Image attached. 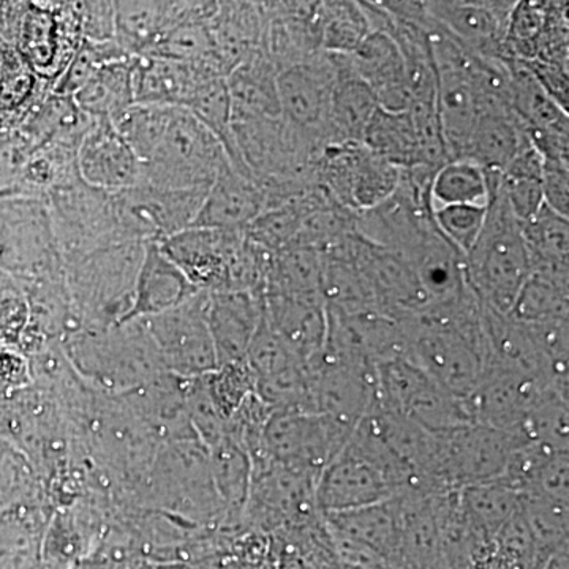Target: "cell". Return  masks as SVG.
Here are the masks:
<instances>
[{
  "instance_id": "cell-1",
  "label": "cell",
  "mask_w": 569,
  "mask_h": 569,
  "mask_svg": "<svg viewBox=\"0 0 569 569\" xmlns=\"http://www.w3.org/2000/svg\"><path fill=\"white\" fill-rule=\"evenodd\" d=\"M112 123L140 160L141 183L208 190L231 163L222 142L183 108L134 103Z\"/></svg>"
},
{
  "instance_id": "cell-2",
  "label": "cell",
  "mask_w": 569,
  "mask_h": 569,
  "mask_svg": "<svg viewBox=\"0 0 569 569\" xmlns=\"http://www.w3.org/2000/svg\"><path fill=\"white\" fill-rule=\"evenodd\" d=\"M407 358L449 395L466 400L485 372V309L473 291L447 302L429 305L399 320Z\"/></svg>"
},
{
  "instance_id": "cell-3",
  "label": "cell",
  "mask_w": 569,
  "mask_h": 569,
  "mask_svg": "<svg viewBox=\"0 0 569 569\" xmlns=\"http://www.w3.org/2000/svg\"><path fill=\"white\" fill-rule=\"evenodd\" d=\"M488 212L477 242L466 254L467 280L482 306L509 316L531 269L522 224L500 190V176L485 173Z\"/></svg>"
},
{
  "instance_id": "cell-4",
  "label": "cell",
  "mask_w": 569,
  "mask_h": 569,
  "mask_svg": "<svg viewBox=\"0 0 569 569\" xmlns=\"http://www.w3.org/2000/svg\"><path fill=\"white\" fill-rule=\"evenodd\" d=\"M160 246L198 291L264 295L271 253L253 244L244 230L187 228Z\"/></svg>"
},
{
  "instance_id": "cell-5",
  "label": "cell",
  "mask_w": 569,
  "mask_h": 569,
  "mask_svg": "<svg viewBox=\"0 0 569 569\" xmlns=\"http://www.w3.org/2000/svg\"><path fill=\"white\" fill-rule=\"evenodd\" d=\"M142 252L144 242L127 241L63 263L71 305L70 332L127 320Z\"/></svg>"
},
{
  "instance_id": "cell-6",
  "label": "cell",
  "mask_w": 569,
  "mask_h": 569,
  "mask_svg": "<svg viewBox=\"0 0 569 569\" xmlns=\"http://www.w3.org/2000/svg\"><path fill=\"white\" fill-rule=\"evenodd\" d=\"M9 43L29 69L54 86L84 43L80 2H24Z\"/></svg>"
},
{
  "instance_id": "cell-7",
  "label": "cell",
  "mask_w": 569,
  "mask_h": 569,
  "mask_svg": "<svg viewBox=\"0 0 569 569\" xmlns=\"http://www.w3.org/2000/svg\"><path fill=\"white\" fill-rule=\"evenodd\" d=\"M377 407L432 433L451 432L471 422L463 400L438 387L407 356L377 367Z\"/></svg>"
},
{
  "instance_id": "cell-8",
  "label": "cell",
  "mask_w": 569,
  "mask_h": 569,
  "mask_svg": "<svg viewBox=\"0 0 569 569\" xmlns=\"http://www.w3.org/2000/svg\"><path fill=\"white\" fill-rule=\"evenodd\" d=\"M47 200L63 263L132 241L119 223L112 194L93 189L81 179L52 190Z\"/></svg>"
},
{
  "instance_id": "cell-9",
  "label": "cell",
  "mask_w": 569,
  "mask_h": 569,
  "mask_svg": "<svg viewBox=\"0 0 569 569\" xmlns=\"http://www.w3.org/2000/svg\"><path fill=\"white\" fill-rule=\"evenodd\" d=\"M316 178L337 204L361 213L396 192L400 170L362 142L346 141L326 146L317 162Z\"/></svg>"
},
{
  "instance_id": "cell-10",
  "label": "cell",
  "mask_w": 569,
  "mask_h": 569,
  "mask_svg": "<svg viewBox=\"0 0 569 569\" xmlns=\"http://www.w3.org/2000/svg\"><path fill=\"white\" fill-rule=\"evenodd\" d=\"M356 425L310 411H279L264 427L266 455L276 463L320 477L342 451Z\"/></svg>"
},
{
  "instance_id": "cell-11",
  "label": "cell",
  "mask_w": 569,
  "mask_h": 569,
  "mask_svg": "<svg viewBox=\"0 0 569 569\" xmlns=\"http://www.w3.org/2000/svg\"><path fill=\"white\" fill-rule=\"evenodd\" d=\"M438 436V481L447 490L497 481L507 471L512 451L523 441L519 433L477 422Z\"/></svg>"
},
{
  "instance_id": "cell-12",
  "label": "cell",
  "mask_w": 569,
  "mask_h": 569,
  "mask_svg": "<svg viewBox=\"0 0 569 569\" xmlns=\"http://www.w3.org/2000/svg\"><path fill=\"white\" fill-rule=\"evenodd\" d=\"M397 496L399 488L387 468L353 437L316 482V508L321 516L373 507Z\"/></svg>"
},
{
  "instance_id": "cell-13",
  "label": "cell",
  "mask_w": 569,
  "mask_h": 569,
  "mask_svg": "<svg viewBox=\"0 0 569 569\" xmlns=\"http://www.w3.org/2000/svg\"><path fill=\"white\" fill-rule=\"evenodd\" d=\"M0 261L26 280L63 268L47 198H20L0 206Z\"/></svg>"
},
{
  "instance_id": "cell-14",
  "label": "cell",
  "mask_w": 569,
  "mask_h": 569,
  "mask_svg": "<svg viewBox=\"0 0 569 569\" xmlns=\"http://www.w3.org/2000/svg\"><path fill=\"white\" fill-rule=\"evenodd\" d=\"M208 190L163 189L140 182L111 194L123 233L132 241L160 242L192 227Z\"/></svg>"
},
{
  "instance_id": "cell-15",
  "label": "cell",
  "mask_w": 569,
  "mask_h": 569,
  "mask_svg": "<svg viewBox=\"0 0 569 569\" xmlns=\"http://www.w3.org/2000/svg\"><path fill=\"white\" fill-rule=\"evenodd\" d=\"M208 299L209 293L198 291L174 309L141 318L168 369L212 373L219 367L209 331Z\"/></svg>"
},
{
  "instance_id": "cell-16",
  "label": "cell",
  "mask_w": 569,
  "mask_h": 569,
  "mask_svg": "<svg viewBox=\"0 0 569 569\" xmlns=\"http://www.w3.org/2000/svg\"><path fill=\"white\" fill-rule=\"evenodd\" d=\"M332 86L335 66L331 54L323 51L277 74L280 116L323 146L332 144Z\"/></svg>"
},
{
  "instance_id": "cell-17",
  "label": "cell",
  "mask_w": 569,
  "mask_h": 569,
  "mask_svg": "<svg viewBox=\"0 0 569 569\" xmlns=\"http://www.w3.org/2000/svg\"><path fill=\"white\" fill-rule=\"evenodd\" d=\"M427 11L475 54L505 62L509 18L516 2L492 0H437Z\"/></svg>"
},
{
  "instance_id": "cell-18",
  "label": "cell",
  "mask_w": 569,
  "mask_h": 569,
  "mask_svg": "<svg viewBox=\"0 0 569 569\" xmlns=\"http://www.w3.org/2000/svg\"><path fill=\"white\" fill-rule=\"evenodd\" d=\"M219 2H116V41L130 56L149 54L186 21H211Z\"/></svg>"
},
{
  "instance_id": "cell-19",
  "label": "cell",
  "mask_w": 569,
  "mask_h": 569,
  "mask_svg": "<svg viewBox=\"0 0 569 569\" xmlns=\"http://www.w3.org/2000/svg\"><path fill=\"white\" fill-rule=\"evenodd\" d=\"M82 182L114 193L137 186L141 164L111 121H92L78 148Z\"/></svg>"
},
{
  "instance_id": "cell-20",
  "label": "cell",
  "mask_w": 569,
  "mask_h": 569,
  "mask_svg": "<svg viewBox=\"0 0 569 569\" xmlns=\"http://www.w3.org/2000/svg\"><path fill=\"white\" fill-rule=\"evenodd\" d=\"M266 33L263 50L277 71L316 58L320 48L318 2H263Z\"/></svg>"
},
{
  "instance_id": "cell-21",
  "label": "cell",
  "mask_w": 569,
  "mask_h": 569,
  "mask_svg": "<svg viewBox=\"0 0 569 569\" xmlns=\"http://www.w3.org/2000/svg\"><path fill=\"white\" fill-rule=\"evenodd\" d=\"M217 77L222 74L211 67L153 56H137L133 67L134 103L187 110L204 82Z\"/></svg>"
},
{
  "instance_id": "cell-22",
  "label": "cell",
  "mask_w": 569,
  "mask_h": 569,
  "mask_svg": "<svg viewBox=\"0 0 569 569\" xmlns=\"http://www.w3.org/2000/svg\"><path fill=\"white\" fill-rule=\"evenodd\" d=\"M264 312V295L252 291L209 293L208 323L217 365L244 362Z\"/></svg>"
},
{
  "instance_id": "cell-23",
  "label": "cell",
  "mask_w": 569,
  "mask_h": 569,
  "mask_svg": "<svg viewBox=\"0 0 569 569\" xmlns=\"http://www.w3.org/2000/svg\"><path fill=\"white\" fill-rule=\"evenodd\" d=\"M264 317L284 346L307 366L323 353L328 313L321 296L264 295Z\"/></svg>"
},
{
  "instance_id": "cell-24",
  "label": "cell",
  "mask_w": 569,
  "mask_h": 569,
  "mask_svg": "<svg viewBox=\"0 0 569 569\" xmlns=\"http://www.w3.org/2000/svg\"><path fill=\"white\" fill-rule=\"evenodd\" d=\"M263 211L261 187L252 176L241 173L228 163L213 179L190 228L242 231Z\"/></svg>"
},
{
  "instance_id": "cell-25",
  "label": "cell",
  "mask_w": 569,
  "mask_h": 569,
  "mask_svg": "<svg viewBox=\"0 0 569 569\" xmlns=\"http://www.w3.org/2000/svg\"><path fill=\"white\" fill-rule=\"evenodd\" d=\"M350 59L356 73L372 89L378 108L387 111L410 110L411 93L406 63L396 41L388 33H370L350 54Z\"/></svg>"
},
{
  "instance_id": "cell-26",
  "label": "cell",
  "mask_w": 569,
  "mask_h": 569,
  "mask_svg": "<svg viewBox=\"0 0 569 569\" xmlns=\"http://www.w3.org/2000/svg\"><path fill=\"white\" fill-rule=\"evenodd\" d=\"M197 293V288L168 257L160 242H144L133 306L127 320L159 316Z\"/></svg>"
},
{
  "instance_id": "cell-27",
  "label": "cell",
  "mask_w": 569,
  "mask_h": 569,
  "mask_svg": "<svg viewBox=\"0 0 569 569\" xmlns=\"http://www.w3.org/2000/svg\"><path fill=\"white\" fill-rule=\"evenodd\" d=\"M530 144L529 134L515 111L498 108L478 116L460 160L477 164L485 173L501 174Z\"/></svg>"
},
{
  "instance_id": "cell-28",
  "label": "cell",
  "mask_w": 569,
  "mask_h": 569,
  "mask_svg": "<svg viewBox=\"0 0 569 569\" xmlns=\"http://www.w3.org/2000/svg\"><path fill=\"white\" fill-rule=\"evenodd\" d=\"M217 56L227 77L239 63L263 50L266 11L263 2H219L211 22ZM264 51V50H263Z\"/></svg>"
},
{
  "instance_id": "cell-29",
  "label": "cell",
  "mask_w": 569,
  "mask_h": 569,
  "mask_svg": "<svg viewBox=\"0 0 569 569\" xmlns=\"http://www.w3.org/2000/svg\"><path fill=\"white\" fill-rule=\"evenodd\" d=\"M459 507L471 539V560L492 545L498 531L520 509V493L507 482H485L459 490Z\"/></svg>"
},
{
  "instance_id": "cell-30",
  "label": "cell",
  "mask_w": 569,
  "mask_h": 569,
  "mask_svg": "<svg viewBox=\"0 0 569 569\" xmlns=\"http://www.w3.org/2000/svg\"><path fill=\"white\" fill-rule=\"evenodd\" d=\"M329 54V52H328ZM335 86L331 96V134L335 142H362L378 103L372 89L356 73L350 54H331Z\"/></svg>"
},
{
  "instance_id": "cell-31",
  "label": "cell",
  "mask_w": 569,
  "mask_h": 569,
  "mask_svg": "<svg viewBox=\"0 0 569 569\" xmlns=\"http://www.w3.org/2000/svg\"><path fill=\"white\" fill-rule=\"evenodd\" d=\"M277 74L279 71L263 50L254 52L230 71L227 88L230 93L231 122L279 118Z\"/></svg>"
},
{
  "instance_id": "cell-32",
  "label": "cell",
  "mask_w": 569,
  "mask_h": 569,
  "mask_svg": "<svg viewBox=\"0 0 569 569\" xmlns=\"http://www.w3.org/2000/svg\"><path fill=\"white\" fill-rule=\"evenodd\" d=\"M52 92L9 41L0 40V137L17 132Z\"/></svg>"
},
{
  "instance_id": "cell-33",
  "label": "cell",
  "mask_w": 569,
  "mask_h": 569,
  "mask_svg": "<svg viewBox=\"0 0 569 569\" xmlns=\"http://www.w3.org/2000/svg\"><path fill=\"white\" fill-rule=\"evenodd\" d=\"M137 56L103 63L71 99L92 121L114 122L134 104L133 67Z\"/></svg>"
},
{
  "instance_id": "cell-34",
  "label": "cell",
  "mask_w": 569,
  "mask_h": 569,
  "mask_svg": "<svg viewBox=\"0 0 569 569\" xmlns=\"http://www.w3.org/2000/svg\"><path fill=\"white\" fill-rule=\"evenodd\" d=\"M522 224L523 241L529 253L531 272L568 280L569 222L542 204L537 216Z\"/></svg>"
},
{
  "instance_id": "cell-35",
  "label": "cell",
  "mask_w": 569,
  "mask_h": 569,
  "mask_svg": "<svg viewBox=\"0 0 569 569\" xmlns=\"http://www.w3.org/2000/svg\"><path fill=\"white\" fill-rule=\"evenodd\" d=\"M362 144L399 170L421 164L417 130L408 111L377 108L362 137Z\"/></svg>"
},
{
  "instance_id": "cell-36",
  "label": "cell",
  "mask_w": 569,
  "mask_h": 569,
  "mask_svg": "<svg viewBox=\"0 0 569 569\" xmlns=\"http://www.w3.org/2000/svg\"><path fill=\"white\" fill-rule=\"evenodd\" d=\"M323 254L307 247L291 246L271 254L264 295L321 296Z\"/></svg>"
},
{
  "instance_id": "cell-37",
  "label": "cell",
  "mask_w": 569,
  "mask_h": 569,
  "mask_svg": "<svg viewBox=\"0 0 569 569\" xmlns=\"http://www.w3.org/2000/svg\"><path fill=\"white\" fill-rule=\"evenodd\" d=\"M542 167V157L530 144L515 157L500 176L501 193L520 223L533 219L546 203Z\"/></svg>"
},
{
  "instance_id": "cell-38",
  "label": "cell",
  "mask_w": 569,
  "mask_h": 569,
  "mask_svg": "<svg viewBox=\"0 0 569 569\" xmlns=\"http://www.w3.org/2000/svg\"><path fill=\"white\" fill-rule=\"evenodd\" d=\"M320 48L329 54H353L372 33L370 22L359 2H318Z\"/></svg>"
},
{
  "instance_id": "cell-39",
  "label": "cell",
  "mask_w": 569,
  "mask_h": 569,
  "mask_svg": "<svg viewBox=\"0 0 569 569\" xmlns=\"http://www.w3.org/2000/svg\"><path fill=\"white\" fill-rule=\"evenodd\" d=\"M508 317L520 325L568 318V280L530 272Z\"/></svg>"
},
{
  "instance_id": "cell-40",
  "label": "cell",
  "mask_w": 569,
  "mask_h": 569,
  "mask_svg": "<svg viewBox=\"0 0 569 569\" xmlns=\"http://www.w3.org/2000/svg\"><path fill=\"white\" fill-rule=\"evenodd\" d=\"M520 436L549 451H568V392L549 389L523 419Z\"/></svg>"
},
{
  "instance_id": "cell-41",
  "label": "cell",
  "mask_w": 569,
  "mask_h": 569,
  "mask_svg": "<svg viewBox=\"0 0 569 569\" xmlns=\"http://www.w3.org/2000/svg\"><path fill=\"white\" fill-rule=\"evenodd\" d=\"M488 194L485 171L466 160H452L445 164L433 179V201L445 206L486 204Z\"/></svg>"
},
{
  "instance_id": "cell-42",
  "label": "cell",
  "mask_w": 569,
  "mask_h": 569,
  "mask_svg": "<svg viewBox=\"0 0 569 569\" xmlns=\"http://www.w3.org/2000/svg\"><path fill=\"white\" fill-rule=\"evenodd\" d=\"M305 216L293 206L266 209L252 223L247 224L244 234L268 253L282 252L293 244Z\"/></svg>"
},
{
  "instance_id": "cell-43",
  "label": "cell",
  "mask_w": 569,
  "mask_h": 569,
  "mask_svg": "<svg viewBox=\"0 0 569 569\" xmlns=\"http://www.w3.org/2000/svg\"><path fill=\"white\" fill-rule=\"evenodd\" d=\"M486 204H449L436 209V222L452 246L467 254L485 227Z\"/></svg>"
},
{
  "instance_id": "cell-44",
  "label": "cell",
  "mask_w": 569,
  "mask_h": 569,
  "mask_svg": "<svg viewBox=\"0 0 569 569\" xmlns=\"http://www.w3.org/2000/svg\"><path fill=\"white\" fill-rule=\"evenodd\" d=\"M82 36L92 43L116 40V2H80Z\"/></svg>"
},
{
  "instance_id": "cell-45",
  "label": "cell",
  "mask_w": 569,
  "mask_h": 569,
  "mask_svg": "<svg viewBox=\"0 0 569 569\" xmlns=\"http://www.w3.org/2000/svg\"><path fill=\"white\" fill-rule=\"evenodd\" d=\"M542 189L545 201L552 211L569 216V162L542 160Z\"/></svg>"
},
{
  "instance_id": "cell-46",
  "label": "cell",
  "mask_w": 569,
  "mask_h": 569,
  "mask_svg": "<svg viewBox=\"0 0 569 569\" xmlns=\"http://www.w3.org/2000/svg\"><path fill=\"white\" fill-rule=\"evenodd\" d=\"M22 3H2L0 2V40H10L11 31H13L14 22L22 9Z\"/></svg>"
}]
</instances>
